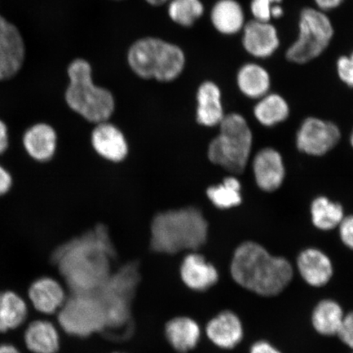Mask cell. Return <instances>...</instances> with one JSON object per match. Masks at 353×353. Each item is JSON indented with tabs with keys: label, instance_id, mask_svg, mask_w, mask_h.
Listing matches in <instances>:
<instances>
[{
	"label": "cell",
	"instance_id": "4fadbf2b",
	"mask_svg": "<svg viewBox=\"0 0 353 353\" xmlns=\"http://www.w3.org/2000/svg\"><path fill=\"white\" fill-rule=\"evenodd\" d=\"M91 145L104 160L120 163L129 154V144L123 132L110 121L97 123L91 132Z\"/></svg>",
	"mask_w": 353,
	"mask_h": 353
},
{
	"label": "cell",
	"instance_id": "8d00e7d4",
	"mask_svg": "<svg viewBox=\"0 0 353 353\" xmlns=\"http://www.w3.org/2000/svg\"><path fill=\"white\" fill-rule=\"evenodd\" d=\"M316 8L322 12H326L336 10L341 7L345 0H313Z\"/></svg>",
	"mask_w": 353,
	"mask_h": 353
},
{
	"label": "cell",
	"instance_id": "6da1fadb",
	"mask_svg": "<svg viewBox=\"0 0 353 353\" xmlns=\"http://www.w3.org/2000/svg\"><path fill=\"white\" fill-rule=\"evenodd\" d=\"M52 262L72 293L94 292L112 274L116 245L103 223L70 237L52 251Z\"/></svg>",
	"mask_w": 353,
	"mask_h": 353
},
{
	"label": "cell",
	"instance_id": "836d02e7",
	"mask_svg": "<svg viewBox=\"0 0 353 353\" xmlns=\"http://www.w3.org/2000/svg\"><path fill=\"white\" fill-rule=\"evenodd\" d=\"M339 234L343 244L353 250V215L343 218L339 224Z\"/></svg>",
	"mask_w": 353,
	"mask_h": 353
},
{
	"label": "cell",
	"instance_id": "30bf717a",
	"mask_svg": "<svg viewBox=\"0 0 353 353\" xmlns=\"http://www.w3.org/2000/svg\"><path fill=\"white\" fill-rule=\"evenodd\" d=\"M341 137V130L334 123L307 118L298 132L297 148L310 156H323L338 144Z\"/></svg>",
	"mask_w": 353,
	"mask_h": 353
},
{
	"label": "cell",
	"instance_id": "7402d4cb",
	"mask_svg": "<svg viewBox=\"0 0 353 353\" xmlns=\"http://www.w3.org/2000/svg\"><path fill=\"white\" fill-rule=\"evenodd\" d=\"M165 333L171 347L180 353H187L196 348L201 335L197 322L187 316L170 320L165 325Z\"/></svg>",
	"mask_w": 353,
	"mask_h": 353
},
{
	"label": "cell",
	"instance_id": "2e32d148",
	"mask_svg": "<svg viewBox=\"0 0 353 353\" xmlns=\"http://www.w3.org/2000/svg\"><path fill=\"white\" fill-rule=\"evenodd\" d=\"M59 142V132L48 123H35L28 128L22 137L25 151L39 163L50 161L55 157Z\"/></svg>",
	"mask_w": 353,
	"mask_h": 353
},
{
	"label": "cell",
	"instance_id": "d590c367",
	"mask_svg": "<svg viewBox=\"0 0 353 353\" xmlns=\"http://www.w3.org/2000/svg\"><path fill=\"white\" fill-rule=\"evenodd\" d=\"M12 186V175L2 165H0V196L6 195Z\"/></svg>",
	"mask_w": 353,
	"mask_h": 353
},
{
	"label": "cell",
	"instance_id": "cb8c5ba5",
	"mask_svg": "<svg viewBox=\"0 0 353 353\" xmlns=\"http://www.w3.org/2000/svg\"><path fill=\"white\" fill-rule=\"evenodd\" d=\"M236 83L247 98L260 99L270 90L271 77L263 65L248 63L242 65L238 70Z\"/></svg>",
	"mask_w": 353,
	"mask_h": 353
},
{
	"label": "cell",
	"instance_id": "8fae6325",
	"mask_svg": "<svg viewBox=\"0 0 353 353\" xmlns=\"http://www.w3.org/2000/svg\"><path fill=\"white\" fill-rule=\"evenodd\" d=\"M25 59L26 46L20 30L0 15V81L14 77Z\"/></svg>",
	"mask_w": 353,
	"mask_h": 353
},
{
	"label": "cell",
	"instance_id": "7c38bea8",
	"mask_svg": "<svg viewBox=\"0 0 353 353\" xmlns=\"http://www.w3.org/2000/svg\"><path fill=\"white\" fill-rule=\"evenodd\" d=\"M241 43L247 54L259 59L272 57L281 44L277 29L271 21L255 19L246 21Z\"/></svg>",
	"mask_w": 353,
	"mask_h": 353
},
{
	"label": "cell",
	"instance_id": "e575fe53",
	"mask_svg": "<svg viewBox=\"0 0 353 353\" xmlns=\"http://www.w3.org/2000/svg\"><path fill=\"white\" fill-rule=\"evenodd\" d=\"M249 353H283L280 350L267 341L254 342L250 348Z\"/></svg>",
	"mask_w": 353,
	"mask_h": 353
},
{
	"label": "cell",
	"instance_id": "d6a6232c",
	"mask_svg": "<svg viewBox=\"0 0 353 353\" xmlns=\"http://www.w3.org/2000/svg\"><path fill=\"white\" fill-rule=\"evenodd\" d=\"M337 336L344 345L353 350V311L347 313L344 316Z\"/></svg>",
	"mask_w": 353,
	"mask_h": 353
},
{
	"label": "cell",
	"instance_id": "3957f363",
	"mask_svg": "<svg viewBox=\"0 0 353 353\" xmlns=\"http://www.w3.org/2000/svg\"><path fill=\"white\" fill-rule=\"evenodd\" d=\"M230 273L243 289L262 297H275L293 279L292 264L283 257L273 256L261 245L242 243L232 256Z\"/></svg>",
	"mask_w": 353,
	"mask_h": 353
},
{
	"label": "cell",
	"instance_id": "5bb4252c",
	"mask_svg": "<svg viewBox=\"0 0 353 353\" xmlns=\"http://www.w3.org/2000/svg\"><path fill=\"white\" fill-rule=\"evenodd\" d=\"M180 276L189 289L204 292L218 283L217 268L199 252H190L184 256L180 264Z\"/></svg>",
	"mask_w": 353,
	"mask_h": 353
},
{
	"label": "cell",
	"instance_id": "ac0fdd59",
	"mask_svg": "<svg viewBox=\"0 0 353 353\" xmlns=\"http://www.w3.org/2000/svg\"><path fill=\"white\" fill-rule=\"evenodd\" d=\"M225 116L222 92L217 83L206 81L198 87L196 94L195 118L199 125L217 127Z\"/></svg>",
	"mask_w": 353,
	"mask_h": 353
},
{
	"label": "cell",
	"instance_id": "8992f818",
	"mask_svg": "<svg viewBox=\"0 0 353 353\" xmlns=\"http://www.w3.org/2000/svg\"><path fill=\"white\" fill-rule=\"evenodd\" d=\"M127 59L137 76L161 83L178 79L186 63L184 52L179 46L154 37L140 39L132 43Z\"/></svg>",
	"mask_w": 353,
	"mask_h": 353
},
{
	"label": "cell",
	"instance_id": "ee69618b",
	"mask_svg": "<svg viewBox=\"0 0 353 353\" xmlns=\"http://www.w3.org/2000/svg\"><path fill=\"white\" fill-rule=\"evenodd\" d=\"M352 353H353V352H352Z\"/></svg>",
	"mask_w": 353,
	"mask_h": 353
},
{
	"label": "cell",
	"instance_id": "5b68a950",
	"mask_svg": "<svg viewBox=\"0 0 353 353\" xmlns=\"http://www.w3.org/2000/svg\"><path fill=\"white\" fill-rule=\"evenodd\" d=\"M68 74L65 101L68 108L92 125L108 121L116 108V99L112 91L96 85L88 61L74 60L68 66Z\"/></svg>",
	"mask_w": 353,
	"mask_h": 353
},
{
	"label": "cell",
	"instance_id": "d4e9b609",
	"mask_svg": "<svg viewBox=\"0 0 353 353\" xmlns=\"http://www.w3.org/2000/svg\"><path fill=\"white\" fill-rule=\"evenodd\" d=\"M345 316L343 307L336 300L325 299L320 300L313 308L311 322L313 329L322 336L337 335L343 317Z\"/></svg>",
	"mask_w": 353,
	"mask_h": 353
},
{
	"label": "cell",
	"instance_id": "60d3db41",
	"mask_svg": "<svg viewBox=\"0 0 353 353\" xmlns=\"http://www.w3.org/2000/svg\"><path fill=\"white\" fill-rule=\"evenodd\" d=\"M350 142H351V144H352V148H353V131H352V132L351 139H350Z\"/></svg>",
	"mask_w": 353,
	"mask_h": 353
},
{
	"label": "cell",
	"instance_id": "277c9868",
	"mask_svg": "<svg viewBox=\"0 0 353 353\" xmlns=\"http://www.w3.org/2000/svg\"><path fill=\"white\" fill-rule=\"evenodd\" d=\"M140 281L139 262L123 264L94 291L105 312L107 325L103 331L110 339H123L132 333L131 302Z\"/></svg>",
	"mask_w": 353,
	"mask_h": 353
},
{
	"label": "cell",
	"instance_id": "4dcf8cb0",
	"mask_svg": "<svg viewBox=\"0 0 353 353\" xmlns=\"http://www.w3.org/2000/svg\"><path fill=\"white\" fill-rule=\"evenodd\" d=\"M283 0H251L250 10L255 20L271 21L272 12Z\"/></svg>",
	"mask_w": 353,
	"mask_h": 353
},
{
	"label": "cell",
	"instance_id": "83f0119b",
	"mask_svg": "<svg viewBox=\"0 0 353 353\" xmlns=\"http://www.w3.org/2000/svg\"><path fill=\"white\" fill-rule=\"evenodd\" d=\"M254 114L261 125L271 127L288 118L290 108L283 97L276 94H268L256 104Z\"/></svg>",
	"mask_w": 353,
	"mask_h": 353
},
{
	"label": "cell",
	"instance_id": "44dd1931",
	"mask_svg": "<svg viewBox=\"0 0 353 353\" xmlns=\"http://www.w3.org/2000/svg\"><path fill=\"white\" fill-rule=\"evenodd\" d=\"M210 20L215 30L225 35L241 32L246 23L244 8L237 0H218L212 8Z\"/></svg>",
	"mask_w": 353,
	"mask_h": 353
},
{
	"label": "cell",
	"instance_id": "1f68e13d",
	"mask_svg": "<svg viewBox=\"0 0 353 353\" xmlns=\"http://www.w3.org/2000/svg\"><path fill=\"white\" fill-rule=\"evenodd\" d=\"M336 72L339 79L347 86L353 88V52L350 55L339 57Z\"/></svg>",
	"mask_w": 353,
	"mask_h": 353
},
{
	"label": "cell",
	"instance_id": "7bdbcfd3",
	"mask_svg": "<svg viewBox=\"0 0 353 353\" xmlns=\"http://www.w3.org/2000/svg\"><path fill=\"white\" fill-rule=\"evenodd\" d=\"M116 353H121V352H116Z\"/></svg>",
	"mask_w": 353,
	"mask_h": 353
},
{
	"label": "cell",
	"instance_id": "b9f144b4",
	"mask_svg": "<svg viewBox=\"0 0 353 353\" xmlns=\"http://www.w3.org/2000/svg\"><path fill=\"white\" fill-rule=\"evenodd\" d=\"M117 1H120V0H117Z\"/></svg>",
	"mask_w": 353,
	"mask_h": 353
},
{
	"label": "cell",
	"instance_id": "f546056e",
	"mask_svg": "<svg viewBox=\"0 0 353 353\" xmlns=\"http://www.w3.org/2000/svg\"><path fill=\"white\" fill-rule=\"evenodd\" d=\"M204 12L201 0H172L168 8L171 20L183 28H192Z\"/></svg>",
	"mask_w": 353,
	"mask_h": 353
},
{
	"label": "cell",
	"instance_id": "ab89813d",
	"mask_svg": "<svg viewBox=\"0 0 353 353\" xmlns=\"http://www.w3.org/2000/svg\"><path fill=\"white\" fill-rule=\"evenodd\" d=\"M168 1H169V0H145V2H148L150 6L156 7L161 6L163 4H165Z\"/></svg>",
	"mask_w": 353,
	"mask_h": 353
},
{
	"label": "cell",
	"instance_id": "7a4b0ae2",
	"mask_svg": "<svg viewBox=\"0 0 353 353\" xmlns=\"http://www.w3.org/2000/svg\"><path fill=\"white\" fill-rule=\"evenodd\" d=\"M210 223L196 205L158 212L150 224L148 249L151 252L174 256L199 252L208 242Z\"/></svg>",
	"mask_w": 353,
	"mask_h": 353
},
{
	"label": "cell",
	"instance_id": "ffe728a7",
	"mask_svg": "<svg viewBox=\"0 0 353 353\" xmlns=\"http://www.w3.org/2000/svg\"><path fill=\"white\" fill-rule=\"evenodd\" d=\"M28 297L35 310L47 315L57 313L66 299L63 285L48 276L38 278L32 282Z\"/></svg>",
	"mask_w": 353,
	"mask_h": 353
},
{
	"label": "cell",
	"instance_id": "603a6c76",
	"mask_svg": "<svg viewBox=\"0 0 353 353\" xmlns=\"http://www.w3.org/2000/svg\"><path fill=\"white\" fill-rule=\"evenodd\" d=\"M24 342L32 353H57L60 348V335L52 322L35 320L26 328Z\"/></svg>",
	"mask_w": 353,
	"mask_h": 353
},
{
	"label": "cell",
	"instance_id": "9c48e42d",
	"mask_svg": "<svg viewBox=\"0 0 353 353\" xmlns=\"http://www.w3.org/2000/svg\"><path fill=\"white\" fill-rule=\"evenodd\" d=\"M57 320L66 334L85 338L103 331L105 312L94 292L72 293L57 312Z\"/></svg>",
	"mask_w": 353,
	"mask_h": 353
},
{
	"label": "cell",
	"instance_id": "9a60e30c",
	"mask_svg": "<svg viewBox=\"0 0 353 353\" xmlns=\"http://www.w3.org/2000/svg\"><path fill=\"white\" fill-rule=\"evenodd\" d=\"M205 333L216 347L231 350L243 341L244 325L236 313L226 310L219 313L206 325Z\"/></svg>",
	"mask_w": 353,
	"mask_h": 353
},
{
	"label": "cell",
	"instance_id": "e0dca14e",
	"mask_svg": "<svg viewBox=\"0 0 353 353\" xmlns=\"http://www.w3.org/2000/svg\"><path fill=\"white\" fill-rule=\"evenodd\" d=\"M297 269L300 276L309 286L321 288L332 279L334 266L329 256L316 248H308L298 256Z\"/></svg>",
	"mask_w": 353,
	"mask_h": 353
},
{
	"label": "cell",
	"instance_id": "ba28073f",
	"mask_svg": "<svg viewBox=\"0 0 353 353\" xmlns=\"http://www.w3.org/2000/svg\"><path fill=\"white\" fill-rule=\"evenodd\" d=\"M299 34L285 51L291 63L303 65L319 57L327 50L334 38V28L326 12L316 8H303L299 13Z\"/></svg>",
	"mask_w": 353,
	"mask_h": 353
},
{
	"label": "cell",
	"instance_id": "484cf974",
	"mask_svg": "<svg viewBox=\"0 0 353 353\" xmlns=\"http://www.w3.org/2000/svg\"><path fill=\"white\" fill-rule=\"evenodd\" d=\"M28 316L23 298L12 290L0 291V333L20 327Z\"/></svg>",
	"mask_w": 353,
	"mask_h": 353
},
{
	"label": "cell",
	"instance_id": "4316f807",
	"mask_svg": "<svg viewBox=\"0 0 353 353\" xmlns=\"http://www.w3.org/2000/svg\"><path fill=\"white\" fill-rule=\"evenodd\" d=\"M241 185L235 176H228L222 182L210 185L205 190V196L216 209L225 210L241 205Z\"/></svg>",
	"mask_w": 353,
	"mask_h": 353
},
{
	"label": "cell",
	"instance_id": "f1b7e54d",
	"mask_svg": "<svg viewBox=\"0 0 353 353\" xmlns=\"http://www.w3.org/2000/svg\"><path fill=\"white\" fill-rule=\"evenodd\" d=\"M311 214L313 224L320 230L329 231L334 229L343 219L341 205L330 201L328 198L320 196L312 203Z\"/></svg>",
	"mask_w": 353,
	"mask_h": 353
},
{
	"label": "cell",
	"instance_id": "52a82bcc",
	"mask_svg": "<svg viewBox=\"0 0 353 353\" xmlns=\"http://www.w3.org/2000/svg\"><path fill=\"white\" fill-rule=\"evenodd\" d=\"M253 135L248 123L240 114H225L218 134L210 141L207 158L232 174H241L248 163Z\"/></svg>",
	"mask_w": 353,
	"mask_h": 353
},
{
	"label": "cell",
	"instance_id": "f35d334b",
	"mask_svg": "<svg viewBox=\"0 0 353 353\" xmlns=\"http://www.w3.org/2000/svg\"><path fill=\"white\" fill-rule=\"evenodd\" d=\"M0 353H21L16 346L10 343L0 344Z\"/></svg>",
	"mask_w": 353,
	"mask_h": 353
},
{
	"label": "cell",
	"instance_id": "d6986e66",
	"mask_svg": "<svg viewBox=\"0 0 353 353\" xmlns=\"http://www.w3.org/2000/svg\"><path fill=\"white\" fill-rule=\"evenodd\" d=\"M253 170L256 183L265 192H274L285 179V167L281 154L272 148L259 151L254 159Z\"/></svg>",
	"mask_w": 353,
	"mask_h": 353
},
{
	"label": "cell",
	"instance_id": "74e56055",
	"mask_svg": "<svg viewBox=\"0 0 353 353\" xmlns=\"http://www.w3.org/2000/svg\"><path fill=\"white\" fill-rule=\"evenodd\" d=\"M10 145V134L6 123L0 120V154L6 152Z\"/></svg>",
	"mask_w": 353,
	"mask_h": 353
}]
</instances>
